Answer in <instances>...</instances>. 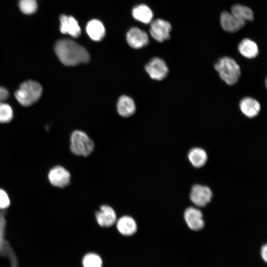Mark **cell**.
<instances>
[{"mask_svg":"<svg viewBox=\"0 0 267 267\" xmlns=\"http://www.w3.org/2000/svg\"><path fill=\"white\" fill-rule=\"evenodd\" d=\"M221 25L226 32L235 33L239 31L245 24V22L235 17L231 13L224 11L220 17Z\"/></svg>","mask_w":267,"mask_h":267,"instance_id":"5bb4252c","label":"cell"},{"mask_svg":"<svg viewBox=\"0 0 267 267\" xmlns=\"http://www.w3.org/2000/svg\"><path fill=\"white\" fill-rule=\"evenodd\" d=\"M214 67L221 79L227 85L231 86L238 82L241 75L240 67L232 58L221 57L215 63Z\"/></svg>","mask_w":267,"mask_h":267,"instance_id":"7a4b0ae2","label":"cell"},{"mask_svg":"<svg viewBox=\"0 0 267 267\" xmlns=\"http://www.w3.org/2000/svg\"><path fill=\"white\" fill-rule=\"evenodd\" d=\"M261 256L263 260L266 262L267 261V245H263L261 249Z\"/></svg>","mask_w":267,"mask_h":267,"instance_id":"83f0119b","label":"cell"},{"mask_svg":"<svg viewBox=\"0 0 267 267\" xmlns=\"http://www.w3.org/2000/svg\"><path fill=\"white\" fill-rule=\"evenodd\" d=\"M13 116V110L7 103L0 102V123H6L9 122Z\"/></svg>","mask_w":267,"mask_h":267,"instance_id":"603a6c76","label":"cell"},{"mask_svg":"<svg viewBox=\"0 0 267 267\" xmlns=\"http://www.w3.org/2000/svg\"><path fill=\"white\" fill-rule=\"evenodd\" d=\"M118 231L125 236H131L137 231V225L135 220L131 216L125 215L116 221Z\"/></svg>","mask_w":267,"mask_h":267,"instance_id":"2e32d148","label":"cell"},{"mask_svg":"<svg viewBox=\"0 0 267 267\" xmlns=\"http://www.w3.org/2000/svg\"><path fill=\"white\" fill-rule=\"evenodd\" d=\"M212 197V191L208 186L199 184L192 186L190 199L195 205L199 207L205 206L210 202Z\"/></svg>","mask_w":267,"mask_h":267,"instance_id":"9c48e42d","label":"cell"},{"mask_svg":"<svg viewBox=\"0 0 267 267\" xmlns=\"http://www.w3.org/2000/svg\"><path fill=\"white\" fill-rule=\"evenodd\" d=\"M238 49L243 56L248 59L255 58L259 52L257 44L248 38L244 39L239 43Z\"/></svg>","mask_w":267,"mask_h":267,"instance_id":"e0dca14e","label":"cell"},{"mask_svg":"<svg viewBox=\"0 0 267 267\" xmlns=\"http://www.w3.org/2000/svg\"><path fill=\"white\" fill-rule=\"evenodd\" d=\"M145 68L152 79L158 81L163 80L169 73V69L165 62L158 57L152 59Z\"/></svg>","mask_w":267,"mask_h":267,"instance_id":"52a82bcc","label":"cell"},{"mask_svg":"<svg viewBox=\"0 0 267 267\" xmlns=\"http://www.w3.org/2000/svg\"><path fill=\"white\" fill-rule=\"evenodd\" d=\"M231 13L237 19L245 22L254 19V13L251 9L240 4L233 5L231 8Z\"/></svg>","mask_w":267,"mask_h":267,"instance_id":"7402d4cb","label":"cell"},{"mask_svg":"<svg viewBox=\"0 0 267 267\" xmlns=\"http://www.w3.org/2000/svg\"><path fill=\"white\" fill-rule=\"evenodd\" d=\"M94 148L93 141L85 133L78 130L73 132L70 138V149L74 154L88 157Z\"/></svg>","mask_w":267,"mask_h":267,"instance_id":"277c9868","label":"cell"},{"mask_svg":"<svg viewBox=\"0 0 267 267\" xmlns=\"http://www.w3.org/2000/svg\"><path fill=\"white\" fill-rule=\"evenodd\" d=\"M9 96L8 90L4 87L0 86V102H3Z\"/></svg>","mask_w":267,"mask_h":267,"instance_id":"4316f807","label":"cell"},{"mask_svg":"<svg viewBox=\"0 0 267 267\" xmlns=\"http://www.w3.org/2000/svg\"><path fill=\"white\" fill-rule=\"evenodd\" d=\"M86 31L89 36L93 41L102 40L105 35V29L101 21L96 19L89 21L86 26Z\"/></svg>","mask_w":267,"mask_h":267,"instance_id":"ac0fdd59","label":"cell"},{"mask_svg":"<svg viewBox=\"0 0 267 267\" xmlns=\"http://www.w3.org/2000/svg\"><path fill=\"white\" fill-rule=\"evenodd\" d=\"M117 110L123 117H127L132 115L135 111V106L133 99L126 95L121 96L118 101Z\"/></svg>","mask_w":267,"mask_h":267,"instance_id":"d6986e66","label":"cell"},{"mask_svg":"<svg viewBox=\"0 0 267 267\" xmlns=\"http://www.w3.org/2000/svg\"><path fill=\"white\" fill-rule=\"evenodd\" d=\"M19 5L21 11L27 14L33 13L37 9L36 0H20Z\"/></svg>","mask_w":267,"mask_h":267,"instance_id":"d4e9b609","label":"cell"},{"mask_svg":"<svg viewBox=\"0 0 267 267\" xmlns=\"http://www.w3.org/2000/svg\"><path fill=\"white\" fill-rule=\"evenodd\" d=\"M239 108L246 117L253 118L259 114L261 110V105L256 99L251 97H245L240 100Z\"/></svg>","mask_w":267,"mask_h":267,"instance_id":"9a60e30c","label":"cell"},{"mask_svg":"<svg viewBox=\"0 0 267 267\" xmlns=\"http://www.w3.org/2000/svg\"><path fill=\"white\" fill-rule=\"evenodd\" d=\"M188 158L194 167L200 168L206 164L208 156L203 149L200 147H194L188 152Z\"/></svg>","mask_w":267,"mask_h":267,"instance_id":"ffe728a7","label":"cell"},{"mask_svg":"<svg viewBox=\"0 0 267 267\" xmlns=\"http://www.w3.org/2000/svg\"><path fill=\"white\" fill-rule=\"evenodd\" d=\"M97 224L103 227H109L116 223L117 214L114 209L107 205H102L95 213Z\"/></svg>","mask_w":267,"mask_h":267,"instance_id":"30bf717a","label":"cell"},{"mask_svg":"<svg viewBox=\"0 0 267 267\" xmlns=\"http://www.w3.org/2000/svg\"><path fill=\"white\" fill-rule=\"evenodd\" d=\"M60 30L63 34H68L73 38H78L81 30L78 21L71 16L62 15L60 17Z\"/></svg>","mask_w":267,"mask_h":267,"instance_id":"4fadbf2b","label":"cell"},{"mask_svg":"<svg viewBox=\"0 0 267 267\" xmlns=\"http://www.w3.org/2000/svg\"><path fill=\"white\" fill-rule=\"evenodd\" d=\"M55 51L60 61L66 66L87 63L89 60L86 49L72 40L58 41L55 45Z\"/></svg>","mask_w":267,"mask_h":267,"instance_id":"6da1fadb","label":"cell"},{"mask_svg":"<svg viewBox=\"0 0 267 267\" xmlns=\"http://www.w3.org/2000/svg\"><path fill=\"white\" fill-rule=\"evenodd\" d=\"M172 30L171 24L162 19H157L151 22L150 34L158 42H163L170 38Z\"/></svg>","mask_w":267,"mask_h":267,"instance_id":"8992f818","label":"cell"},{"mask_svg":"<svg viewBox=\"0 0 267 267\" xmlns=\"http://www.w3.org/2000/svg\"><path fill=\"white\" fill-rule=\"evenodd\" d=\"M48 178L52 185L59 188H63L69 184L71 175L65 168L60 166H56L49 171Z\"/></svg>","mask_w":267,"mask_h":267,"instance_id":"ba28073f","label":"cell"},{"mask_svg":"<svg viewBox=\"0 0 267 267\" xmlns=\"http://www.w3.org/2000/svg\"><path fill=\"white\" fill-rule=\"evenodd\" d=\"M126 39L129 45L136 49L145 46L149 42L147 33L136 27L132 28L128 32Z\"/></svg>","mask_w":267,"mask_h":267,"instance_id":"8fae6325","label":"cell"},{"mask_svg":"<svg viewBox=\"0 0 267 267\" xmlns=\"http://www.w3.org/2000/svg\"><path fill=\"white\" fill-rule=\"evenodd\" d=\"M6 222L3 213L0 211V256L9 258L11 267H18L15 255L9 243L4 239Z\"/></svg>","mask_w":267,"mask_h":267,"instance_id":"5b68a950","label":"cell"},{"mask_svg":"<svg viewBox=\"0 0 267 267\" xmlns=\"http://www.w3.org/2000/svg\"><path fill=\"white\" fill-rule=\"evenodd\" d=\"M132 14L135 19L145 24L150 23L153 17L151 9L145 4H140L134 7Z\"/></svg>","mask_w":267,"mask_h":267,"instance_id":"44dd1931","label":"cell"},{"mask_svg":"<svg viewBox=\"0 0 267 267\" xmlns=\"http://www.w3.org/2000/svg\"><path fill=\"white\" fill-rule=\"evenodd\" d=\"M10 199L7 193L0 188V210H4L9 207Z\"/></svg>","mask_w":267,"mask_h":267,"instance_id":"484cf974","label":"cell"},{"mask_svg":"<svg viewBox=\"0 0 267 267\" xmlns=\"http://www.w3.org/2000/svg\"><path fill=\"white\" fill-rule=\"evenodd\" d=\"M184 218L187 225L192 230H199L204 226L202 212L194 207H189L185 210Z\"/></svg>","mask_w":267,"mask_h":267,"instance_id":"7c38bea8","label":"cell"},{"mask_svg":"<svg viewBox=\"0 0 267 267\" xmlns=\"http://www.w3.org/2000/svg\"><path fill=\"white\" fill-rule=\"evenodd\" d=\"M42 91V87L38 82L27 80L20 85L19 89L15 91L14 96L20 104L28 106L40 99Z\"/></svg>","mask_w":267,"mask_h":267,"instance_id":"3957f363","label":"cell"},{"mask_svg":"<svg viewBox=\"0 0 267 267\" xmlns=\"http://www.w3.org/2000/svg\"><path fill=\"white\" fill-rule=\"evenodd\" d=\"M84 267H102V262L100 257L94 253H89L83 260Z\"/></svg>","mask_w":267,"mask_h":267,"instance_id":"cb8c5ba5","label":"cell"}]
</instances>
